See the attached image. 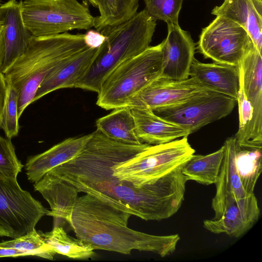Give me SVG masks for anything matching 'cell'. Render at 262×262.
Masks as SVG:
<instances>
[{"mask_svg":"<svg viewBox=\"0 0 262 262\" xmlns=\"http://www.w3.org/2000/svg\"><path fill=\"white\" fill-rule=\"evenodd\" d=\"M253 45L249 34L242 27L230 19L216 16L202 29L196 49L205 58L214 62L238 66Z\"/></svg>","mask_w":262,"mask_h":262,"instance_id":"8fae6325","label":"cell"},{"mask_svg":"<svg viewBox=\"0 0 262 262\" xmlns=\"http://www.w3.org/2000/svg\"><path fill=\"white\" fill-rule=\"evenodd\" d=\"M0 236L9 237L7 232L0 225Z\"/></svg>","mask_w":262,"mask_h":262,"instance_id":"d590c367","label":"cell"},{"mask_svg":"<svg viewBox=\"0 0 262 262\" xmlns=\"http://www.w3.org/2000/svg\"><path fill=\"white\" fill-rule=\"evenodd\" d=\"M167 35L162 41V67L161 77L180 80L190 77L196 43L189 32L179 24L168 23Z\"/></svg>","mask_w":262,"mask_h":262,"instance_id":"5bb4252c","label":"cell"},{"mask_svg":"<svg viewBox=\"0 0 262 262\" xmlns=\"http://www.w3.org/2000/svg\"><path fill=\"white\" fill-rule=\"evenodd\" d=\"M162 41L120 64L103 80L96 104L110 110L127 106L144 88L161 76Z\"/></svg>","mask_w":262,"mask_h":262,"instance_id":"5b68a950","label":"cell"},{"mask_svg":"<svg viewBox=\"0 0 262 262\" xmlns=\"http://www.w3.org/2000/svg\"><path fill=\"white\" fill-rule=\"evenodd\" d=\"M33 187L50 206L51 210L47 215L62 219L70 225L73 210L78 198L77 189L50 172L34 183Z\"/></svg>","mask_w":262,"mask_h":262,"instance_id":"d6986e66","label":"cell"},{"mask_svg":"<svg viewBox=\"0 0 262 262\" xmlns=\"http://www.w3.org/2000/svg\"><path fill=\"white\" fill-rule=\"evenodd\" d=\"M22 2L21 0H9L0 5L5 50L3 73L25 52L33 36L24 21Z\"/></svg>","mask_w":262,"mask_h":262,"instance_id":"9a60e30c","label":"cell"},{"mask_svg":"<svg viewBox=\"0 0 262 262\" xmlns=\"http://www.w3.org/2000/svg\"><path fill=\"white\" fill-rule=\"evenodd\" d=\"M88 47L84 34L68 32L32 36L25 52L3 73L18 92V117L33 102L43 80L68 63Z\"/></svg>","mask_w":262,"mask_h":262,"instance_id":"3957f363","label":"cell"},{"mask_svg":"<svg viewBox=\"0 0 262 262\" xmlns=\"http://www.w3.org/2000/svg\"><path fill=\"white\" fill-rule=\"evenodd\" d=\"M90 135L67 138L41 154L29 157L25 165L28 180L37 182L52 169L73 159L82 149Z\"/></svg>","mask_w":262,"mask_h":262,"instance_id":"e0dca14e","label":"cell"},{"mask_svg":"<svg viewBox=\"0 0 262 262\" xmlns=\"http://www.w3.org/2000/svg\"><path fill=\"white\" fill-rule=\"evenodd\" d=\"M25 256H28V255L19 250L13 248L0 247V258L6 257H16Z\"/></svg>","mask_w":262,"mask_h":262,"instance_id":"836d02e7","label":"cell"},{"mask_svg":"<svg viewBox=\"0 0 262 262\" xmlns=\"http://www.w3.org/2000/svg\"><path fill=\"white\" fill-rule=\"evenodd\" d=\"M23 167L17 157L11 139L0 135V178H17Z\"/></svg>","mask_w":262,"mask_h":262,"instance_id":"4dcf8cb0","label":"cell"},{"mask_svg":"<svg viewBox=\"0 0 262 262\" xmlns=\"http://www.w3.org/2000/svg\"><path fill=\"white\" fill-rule=\"evenodd\" d=\"M184 0H144L145 10L154 20L178 24Z\"/></svg>","mask_w":262,"mask_h":262,"instance_id":"f546056e","label":"cell"},{"mask_svg":"<svg viewBox=\"0 0 262 262\" xmlns=\"http://www.w3.org/2000/svg\"><path fill=\"white\" fill-rule=\"evenodd\" d=\"M261 151L244 149L238 145L236 166L243 186L249 194L254 193V187L261 171Z\"/></svg>","mask_w":262,"mask_h":262,"instance_id":"4316f807","label":"cell"},{"mask_svg":"<svg viewBox=\"0 0 262 262\" xmlns=\"http://www.w3.org/2000/svg\"><path fill=\"white\" fill-rule=\"evenodd\" d=\"M49 210L19 186L17 178H0V225L14 238L35 229Z\"/></svg>","mask_w":262,"mask_h":262,"instance_id":"30bf717a","label":"cell"},{"mask_svg":"<svg viewBox=\"0 0 262 262\" xmlns=\"http://www.w3.org/2000/svg\"><path fill=\"white\" fill-rule=\"evenodd\" d=\"M156 25V20L144 9L118 25L101 30L105 39L88 72L75 88L98 93L102 81L113 69L149 47Z\"/></svg>","mask_w":262,"mask_h":262,"instance_id":"277c9868","label":"cell"},{"mask_svg":"<svg viewBox=\"0 0 262 262\" xmlns=\"http://www.w3.org/2000/svg\"><path fill=\"white\" fill-rule=\"evenodd\" d=\"M194 153L187 137L150 145L132 158L115 165L113 174L141 187L181 169Z\"/></svg>","mask_w":262,"mask_h":262,"instance_id":"8992f818","label":"cell"},{"mask_svg":"<svg viewBox=\"0 0 262 262\" xmlns=\"http://www.w3.org/2000/svg\"><path fill=\"white\" fill-rule=\"evenodd\" d=\"M40 234L55 253L75 259H89L95 254L90 245L70 236L61 227L56 226L51 231Z\"/></svg>","mask_w":262,"mask_h":262,"instance_id":"d4e9b609","label":"cell"},{"mask_svg":"<svg viewBox=\"0 0 262 262\" xmlns=\"http://www.w3.org/2000/svg\"><path fill=\"white\" fill-rule=\"evenodd\" d=\"M100 47L88 48L63 67L52 73L41 82L33 102L57 90L75 88L88 72L98 55Z\"/></svg>","mask_w":262,"mask_h":262,"instance_id":"ffe728a7","label":"cell"},{"mask_svg":"<svg viewBox=\"0 0 262 262\" xmlns=\"http://www.w3.org/2000/svg\"><path fill=\"white\" fill-rule=\"evenodd\" d=\"M1 0H0V3H1Z\"/></svg>","mask_w":262,"mask_h":262,"instance_id":"74e56055","label":"cell"},{"mask_svg":"<svg viewBox=\"0 0 262 262\" xmlns=\"http://www.w3.org/2000/svg\"><path fill=\"white\" fill-rule=\"evenodd\" d=\"M97 129L115 140L130 144H141L138 137L135 123L128 106L116 108L110 114L98 118L96 122Z\"/></svg>","mask_w":262,"mask_h":262,"instance_id":"7402d4cb","label":"cell"},{"mask_svg":"<svg viewBox=\"0 0 262 262\" xmlns=\"http://www.w3.org/2000/svg\"><path fill=\"white\" fill-rule=\"evenodd\" d=\"M211 14L230 19L242 27L262 53L261 0H224L221 5L213 8Z\"/></svg>","mask_w":262,"mask_h":262,"instance_id":"2e32d148","label":"cell"},{"mask_svg":"<svg viewBox=\"0 0 262 262\" xmlns=\"http://www.w3.org/2000/svg\"><path fill=\"white\" fill-rule=\"evenodd\" d=\"M150 145L121 142L96 129L78 155L49 172L73 185L78 192L94 195L144 220L167 219L178 212L184 200L187 180L181 169L141 187L113 174L115 165Z\"/></svg>","mask_w":262,"mask_h":262,"instance_id":"6da1fadb","label":"cell"},{"mask_svg":"<svg viewBox=\"0 0 262 262\" xmlns=\"http://www.w3.org/2000/svg\"><path fill=\"white\" fill-rule=\"evenodd\" d=\"M236 103V99L209 90L153 111L158 116L186 129L191 134L229 115Z\"/></svg>","mask_w":262,"mask_h":262,"instance_id":"ba28073f","label":"cell"},{"mask_svg":"<svg viewBox=\"0 0 262 262\" xmlns=\"http://www.w3.org/2000/svg\"><path fill=\"white\" fill-rule=\"evenodd\" d=\"M105 39V36L97 30H89L84 34L85 43L89 48H99L103 44Z\"/></svg>","mask_w":262,"mask_h":262,"instance_id":"1f68e13d","label":"cell"},{"mask_svg":"<svg viewBox=\"0 0 262 262\" xmlns=\"http://www.w3.org/2000/svg\"><path fill=\"white\" fill-rule=\"evenodd\" d=\"M4 43L3 39V28L2 21H0V71L2 69L4 57Z\"/></svg>","mask_w":262,"mask_h":262,"instance_id":"e575fe53","label":"cell"},{"mask_svg":"<svg viewBox=\"0 0 262 262\" xmlns=\"http://www.w3.org/2000/svg\"><path fill=\"white\" fill-rule=\"evenodd\" d=\"M84 1H86L90 3V0H84Z\"/></svg>","mask_w":262,"mask_h":262,"instance_id":"8d00e7d4","label":"cell"},{"mask_svg":"<svg viewBox=\"0 0 262 262\" xmlns=\"http://www.w3.org/2000/svg\"><path fill=\"white\" fill-rule=\"evenodd\" d=\"M136 134L142 143L149 145L165 143L188 137L186 129L170 122L156 115L147 107H130Z\"/></svg>","mask_w":262,"mask_h":262,"instance_id":"ac0fdd59","label":"cell"},{"mask_svg":"<svg viewBox=\"0 0 262 262\" xmlns=\"http://www.w3.org/2000/svg\"><path fill=\"white\" fill-rule=\"evenodd\" d=\"M240 89L251 105L253 118L251 130L253 150L262 145V54L253 45L238 64Z\"/></svg>","mask_w":262,"mask_h":262,"instance_id":"7c38bea8","label":"cell"},{"mask_svg":"<svg viewBox=\"0 0 262 262\" xmlns=\"http://www.w3.org/2000/svg\"><path fill=\"white\" fill-rule=\"evenodd\" d=\"M90 3L99 12L94 27L98 31L128 20L137 13L139 7V0H90Z\"/></svg>","mask_w":262,"mask_h":262,"instance_id":"cb8c5ba5","label":"cell"},{"mask_svg":"<svg viewBox=\"0 0 262 262\" xmlns=\"http://www.w3.org/2000/svg\"><path fill=\"white\" fill-rule=\"evenodd\" d=\"M223 145L217 150L202 155L193 154L181 168L187 181H193L205 185L215 184L222 165Z\"/></svg>","mask_w":262,"mask_h":262,"instance_id":"603a6c76","label":"cell"},{"mask_svg":"<svg viewBox=\"0 0 262 262\" xmlns=\"http://www.w3.org/2000/svg\"><path fill=\"white\" fill-rule=\"evenodd\" d=\"M190 76L214 91L237 99L239 85L238 66L203 63L194 58Z\"/></svg>","mask_w":262,"mask_h":262,"instance_id":"44dd1931","label":"cell"},{"mask_svg":"<svg viewBox=\"0 0 262 262\" xmlns=\"http://www.w3.org/2000/svg\"><path fill=\"white\" fill-rule=\"evenodd\" d=\"M6 92V81L4 74L0 71V117L5 101Z\"/></svg>","mask_w":262,"mask_h":262,"instance_id":"d6a6232c","label":"cell"},{"mask_svg":"<svg viewBox=\"0 0 262 262\" xmlns=\"http://www.w3.org/2000/svg\"><path fill=\"white\" fill-rule=\"evenodd\" d=\"M223 146V160L211 202L213 219L220 217L227 206L235 204L245 221L252 227L259 219L260 209L254 193L245 191L238 176L235 163L238 144L233 137L227 138Z\"/></svg>","mask_w":262,"mask_h":262,"instance_id":"9c48e42d","label":"cell"},{"mask_svg":"<svg viewBox=\"0 0 262 262\" xmlns=\"http://www.w3.org/2000/svg\"><path fill=\"white\" fill-rule=\"evenodd\" d=\"M132 215L85 194L78 198L70 225L77 237L94 250L126 255L137 250L152 252L162 258L176 251L180 239L178 234L155 235L131 229L127 224Z\"/></svg>","mask_w":262,"mask_h":262,"instance_id":"7a4b0ae2","label":"cell"},{"mask_svg":"<svg viewBox=\"0 0 262 262\" xmlns=\"http://www.w3.org/2000/svg\"><path fill=\"white\" fill-rule=\"evenodd\" d=\"M203 227L211 233H225L235 238L241 237L252 227L245 221L235 204L227 206L220 217L204 221Z\"/></svg>","mask_w":262,"mask_h":262,"instance_id":"484cf974","label":"cell"},{"mask_svg":"<svg viewBox=\"0 0 262 262\" xmlns=\"http://www.w3.org/2000/svg\"><path fill=\"white\" fill-rule=\"evenodd\" d=\"M6 83V96L0 117V129L4 132L7 138L11 139L17 136L19 130L18 93L10 83Z\"/></svg>","mask_w":262,"mask_h":262,"instance_id":"f1b7e54d","label":"cell"},{"mask_svg":"<svg viewBox=\"0 0 262 262\" xmlns=\"http://www.w3.org/2000/svg\"><path fill=\"white\" fill-rule=\"evenodd\" d=\"M0 247L13 248L26 253L28 256H36L49 260H53L56 254L36 229L20 237L0 242Z\"/></svg>","mask_w":262,"mask_h":262,"instance_id":"83f0119b","label":"cell"},{"mask_svg":"<svg viewBox=\"0 0 262 262\" xmlns=\"http://www.w3.org/2000/svg\"><path fill=\"white\" fill-rule=\"evenodd\" d=\"M209 90L211 89L194 77L176 80L160 76L135 95L127 106H145L153 111L177 103Z\"/></svg>","mask_w":262,"mask_h":262,"instance_id":"4fadbf2b","label":"cell"},{"mask_svg":"<svg viewBox=\"0 0 262 262\" xmlns=\"http://www.w3.org/2000/svg\"><path fill=\"white\" fill-rule=\"evenodd\" d=\"M22 15L34 37L89 30L95 23L88 6L78 0H24Z\"/></svg>","mask_w":262,"mask_h":262,"instance_id":"52a82bcc","label":"cell"}]
</instances>
